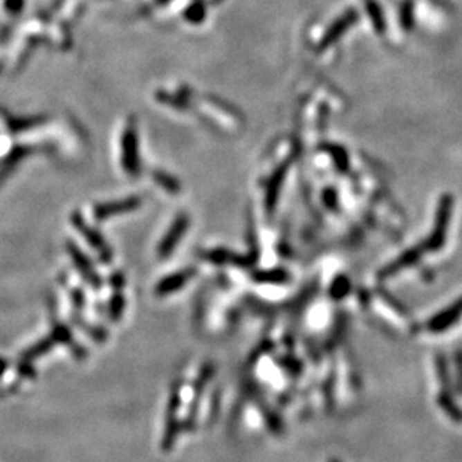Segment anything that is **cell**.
<instances>
[{
    "mask_svg": "<svg viewBox=\"0 0 462 462\" xmlns=\"http://www.w3.org/2000/svg\"><path fill=\"white\" fill-rule=\"evenodd\" d=\"M286 169H288V166H281V168L275 172V175L272 177V181L270 184V187H268V192H266V207H268V210H271L275 205L277 196H279V190H280V186L283 183Z\"/></svg>",
    "mask_w": 462,
    "mask_h": 462,
    "instance_id": "cell-6",
    "label": "cell"
},
{
    "mask_svg": "<svg viewBox=\"0 0 462 462\" xmlns=\"http://www.w3.org/2000/svg\"><path fill=\"white\" fill-rule=\"evenodd\" d=\"M419 257H421V248H412V250L401 255L394 264L387 265L385 270L382 271L380 277H382V279H386V277L395 275L396 272H400L401 270H404V268L412 266L413 264L418 262Z\"/></svg>",
    "mask_w": 462,
    "mask_h": 462,
    "instance_id": "cell-5",
    "label": "cell"
},
{
    "mask_svg": "<svg viewBox=\"0 0 462 462\" xmlns=\"http://www.w3.org/2000/svg\"><path fill=\"white\" fill-rule=\"evenodd\" d=\"M24 0H5V9L9 14H18L23 9Z\"/></svg>",
    "mask_w": 462,
    "mask_h": 462,
    "instance_id": "cell-14",
    "label": "cell"
},
{
    "mask_svg": "<svg viewBox=\"0 0 462 462\" xmlns=\"http://www.w3.org/2000/svg\"><path fill=\"white\" fill-rule=\"evenodd\" d=\"M347 290H349V281L346 279H343V277H340V279L334 284H332L331 293L334 298H343L344 295L347 293Z\"/></svg>",
    "mask_w": 462,
    "mask_h": 462,
    "instance_id": "cell-13",
    "label": "cell"
},
{
    "mask_svg": "<svg viewBox=\"0 0 462 462\" xmlns=\"http://www.w3.org/2000/svg\"><path fill=\"white\" fill-rule=\"evenodd\" d=\"M253 279L259 283H284L289 279V275L283 270H274V271H261L253 275Z\"/></svg>",
    "mask_w": 462,
    "mask_h": 462,
    "instance_id": "cell-9",
    "label": "cell"
},
{
    "mask_svg": "<svg viewBox=\"0 0 462 462\" xmlns=\"http://www.w3.org/2000/svg\"><path fill=\"white\" fill-rule=\"evenodd\" d=\"M461 314H462V297L456 299L446 310H443L438 314H436V316L429 320L428 329L434 332V334H438V332L446 331L450 326L455 325V323L459 320Z\"/></svg>",
    "mask_w": 462,
    "mask_h": 462,
    "instance_id": "cell-3",
    "label": "cell"
},
{
    "mask_svg": "<svg viewBox=\"0 0 462 462\" xmlns=\"http://www.w3.org/2000/svg\"><path fill=\"white\" fill-rule=\"evenodd\" d=\"M438 403L441 405V409L449 414L450 419H454L455 422H462V410L458 407L454 398H452L447 392H443L440 395Z\"/></svg>",
    "mask_w": 462,
    "mask_h": 462,
    "instance_id": "cell-8",
    "label": "cell"
},
{
    "mask_svg": "<svg viewBox=\"0 0 462 462\" xmlns=\"http://www.w3.org/2000/svg\"><path fill=\"white\" fill-rule=\"evenodd\" d=\"M184 15H186V18L190 23H201L205 17V8L201 2H195L187 8V11Z\"/></svg>",
    "mask_w": 462,
    "mask_h": 462,
    "instance_id": "cell-12",
    "label": "cell"
},
{
    "mask_svg": "<svg viewBox=\"0 0 462 462\" xmlns=\"http://www.w3.org/2000/svg\"><path fill=\"white\" fill-rule=\"evenodd\" d=\"M186 226H187V219L186 217H180L177 220V223L174 225V228L171 230V234H169V238L166 239V243H165L166 248H171L174 246V243L177 241V239L180 238V235L184 232V229H186Z\"/></svg>",
    "mask_w": 462,
    "mask_h": 462,
    "instance_id": "cell-11",
    "label": "cell"
},
{
    "mask_svg": "<svg viewBox=\"0 0 462 462\" xmlns=\"http://www.w3.org/2000/svg\"><path fill=\"white\" fill-rule=\"evenodd\" d=\"M154 178H156L157 183L160 184L162 187H165L168 192L177 193V192L180 190V184H178V181L175 180V178H172L171 175H168V174H165V172H156V174H154Z\"/></svg>",
    "mask_w": 462,
    "mask_h": 462,
    "instance_id": "cell-10",
    "label": "cell"
},
{
    "mask_svg": "<svg viewBox=\"0 0 462 462\" xmlns=\"http://www.w3.org/2000/svg\"><path fill=\"white\" fill-rule=\"evenodd\" d=\"M331 462H338V461H331Z\"/></svg>",
    "mask_w": 462,
    "mask_h": 462,
    "instance_id": "cell-16",
    "label": "cell"
},
{
    "mask_svg": "<svg viewBox=\"0 0 462 462\" xmlns=\"http://www.w3.org/2000/svg\"><path fill=\"white\" fill-rule=\"evenodd\" d=\"M138 205L136 199H126L122 202H117V204H107L98 208V216L99 217H108V216H113L117 214V212H123L127 210H132Z\"/></svg>",
    "mask_w": 462,
    "mask_h": 462,
    "instance_id": "cell-7",
    "label": "cell"
},
{
    "mask_svg": "<svg viewBox=\"0 0 462 462\" xmlns=\"http://www.w3.org/2000/svg\"><path fill=\"white\" fill-rule=\"evenodd\" d=\"M455 364H456V378H458V389L462 394V349H459L456 352L455 358Z\"/></svg>",
    "mask_w": 462,
    "mask_h": 462,
    "instance_id": "cell-15",
    "label": "cell"
},
{
    "mask_svg": "<svg viewBox=\"0 0 462 462\" xmlns=\"http://www.w3.org/2000/svg\"><path fill=\"white\" fill-rule=\"evenodd\" d=\"M138 150H140V144H138L136 127L133 123H131L127 124L122 138L123 168L131 174H136L140 171V154H138Z\"/></svg>",
    "mask_w": 462,
    "mask_h": 462,
    "instance_id": "cell-2",
    "label": "cell"
},
{
    "mask_svg": "<svg viewBox=\"0 0 462 462\" xmlns=\"http://www.w3.org/2000/svg\"><path fill=\"white\" fill-rule=\"evenodd\" d=\"M452 210H454V198L446 195L443 196L438 205L437 211V220H436V228H434L429 239L425 243V248L431 252L440 250L446 241V232H447V225L450 221Z\"/></svg>",
    "mask_w": 462,
    "mask_h": 462,
    "instance_id": "cell-1",
    "label": "cell"
},
{
    "mask_svg": "<svg viewBox=\"0 0 462 462\" xmlns=\"http://www.w3.org/2000/svg\"><path fill=\"white\" fill-rule=\"evenodd\" d=\"M356 18H358V14L355 11H349L347 14H344V17H341L335 24H332V27L326 32V35L323 36L322 42L319 44V48L325 50L329 44L337 41L341 36V33L346 32L349 27L355 23Z\"/></svg>",
    "mask_w": 462,
    "mask_h": 462,
    "instance_id": "cell-4",
    "label": "cell"
}]
</instances>
